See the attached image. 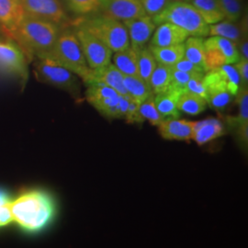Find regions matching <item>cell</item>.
Segmentation results:
<instances>
[{
	"label": "cell",
	"mask_w": 248,
	"mask_h": 248,
	"mask_svg": "<svg viewBox=\"0 0 248 248\" xmlns=\"http://www.w3.org/2000/svg\"><path fill=\"white\" fill-rule=\"evenodd\" d=\"M13 222L28 233H38L53 222L57 206L53 195L45 189H31L11 202Z\"/></svg>",
	"instance_id": "cell-1"
},
{
	"label": "cell",
	"mask_w": 248,
	"mask_h": 248,
	"mask_svg": "<svg viewBox=\"0 0 248 248\" xmlns=\"http://www.w3.org/2000/svg\"><path fill=\"white\" fill-rule=\"evenodd\" d=\"M60 31L57 24L26 14L11 40L22 49L29 60H33L52 50Z\"/></svg>",
	"instance_id": "cell-2"
},
{
	"label": "cell",
	"mask_w": 248,
	"mask_h": 248,
	"mask_svg": "<svg viewBox=\"0 0 248 248\" xmlns=\"http://www.w3.org/2000/svg\"><path fill=\"white\" fill-rule=\"evenodd\" d=\"M45 55L74 73L84 84L90 79L92 69L86 61L75 31L68 29L61 31L52 50Z\"/></svg>",
	"instance_id": "cell-3"
},
{
	"label": "cell",
	"mask_w": 248,
	"mask_h": 248,
	"mask_svg": "<svg viewBox=\"0 0 248 248\" xmlns=\"http://www.w3.org/2000/svg\"><path fill=\"white\" fill-rule=\"evenodd\" d=\"M152 18L156 26L172 23L186 31L189 36L201 38L209 36V25L191 3L172 1Z\"/></svg>",
	"instance_id": "cell-4"
},
{
	"label": "cell",
	"mask_w": 248,
	"mask_h": 248,
	"mask_svg": "<svg viewBox=\"0 0 248 248\" xmlns=\"http://www.w3.org/2000/svg\"><path fill=\"white\" fill-rule=\"evenodd\" d=\"M85 85L86 99L104 118L108 120L125 118L130 97L122 96L114 89L96 81H90Z\"/></svg>",
	"instance_id": "cell-5"
},
{
	"label": "cell",
	"mask_w": 248,
	"mask_h": 248,
	"mask_svg": "<svg viewBox=\"0 0 248 248\" xmlns=\"http://www.w3.org/2000/svg\"><path fill=\"white\" fill-rule=\"evenodd\" d=\"M78 25L85 28L96 36L113 53L130 47V39L123 21L102 15L95 18L81 19Z\"/></svg>",
	"instance_id": "cell-6"
},
{
	"label": "cell",
	"mask_w": 248,
	"mask_h": 248,
	"mask_svg": "<svg viewBox=\"0 0 248 248\" xmlns=\"http://www.w3.org/2000/svg\"><path fill=\"white\" fill-rule=\"evenodd\" d=\"M34 73L39 81L63 90L75 98H80L79 78L52 58L36 57Z\"/></svg>",
	"instance_id": "cell-7"
},
{
	"label": "cell",
	"mask_w": 248,
	"mask_h": 248,
	"mask_svg": "<svg viewBox=\"0 0 248 248\" xmlns=\"http://www.w3.org/2000/svg\"><path fill=\"white\" fill-rule=\"evenodd\" d=\"M29 62L22 49L12 40H0V74L18 80L25 86L29 79Z\"/></svg>",
	"instance_id": "cell-8"
},
{
	"label": "cell",
	"mask_w": 248,
	"mask_h": 248,
	"mask_svg": "<svg viewBox=\"0 0 248 248\" xmlns=\"http://www.w3.org/2000/svg\"><path fill=\"white\" fill-rule=\"evenodd\" d=\"M207 72L225 64H233L240 59L236 44L220 36H210L204 40Z\"/></svg>",
	"instance_id": "cell-9"
},
{
	"label": "cell",
	"mask_w": 248,
	"mask_h": 248,
	"mask_svg": "<svg viewBox=\"0 0 248 248\" xmlns=\"http://www.w3.org/2000/svg\"><path fill=\"white\" fill-rule=\"evenodd\" d=\"M75 33L90 69H100L111 62L113 52L96 36L80 25L76 27Z\"/></svg>",
	"instance_id": "cell-10"
},
{
	"label": "cell",
	"mask_w": 248,
	"mask_h": 248,
	"mask_svg": "<svg viewBox=\"0 0 248 248\" xmlns=\"http://www.w3.org/2000/svg\"><path fill=\"white\" fill-rule=\"evenodd\" d=\"M27 15L62 26L68 20L58 0H19Z\"/></svg>",
	"instance_id": "cell-11"
},
{
	"label": "cell",
	"mask_w": 248,
	"mask_h": 248,
	"mask_svg": "<svg viewBox=\"0 0 248 248\" xmlns=\"http://www.w3.org/2000/svg\"><path fill=\"white\" fill-rule=\"evenodd\" d=\"M207 91V103L213 108L222 110L228 106L233 98L225 82L217 69L206 72L203 77Z\"/></svg>",
	"instance_id": "cell-12"
},
{
	"label": "cell",
	"mask_w": 248,
	"mask_h": 248,
	"mask_svg": "<svg viewBox=\"0 0 248 248\" xmlns=\"http://www.w3.org/2000/svg\"><path fill=\"white\" fill-rule=\"evenodd\" d=\"M99 8L107 16L121 21L146 15L140 0H101Z\"/></svg>",
	"instance_id": "cell-13"
},
{
	"label": "cell",
	"mask_w": 248,
	"mask_h": 248,
	"mask_svg": "<svg viewBox=\"0 0 248 248\" xmlns=\"http://www.w3.org/2000/svg\"><path fill=\"white\" fill-rule=\"evenodd\" d=\"M123 23L128 31L130 46L135 51H139L145 47L156 29L153 18L148 15L141 18L124 20Z\"/></svg>",
	"instance_id": "cell-14"
},
{
	"label": "cell",
	"mask_w": 248,
	"mask_h": 248,
	"mask_svg": "<svg viewBox=\"0 0 248 248\" xmlns=\"http://www.w3.org/2000/svg\"><path fill=\"white\" fill-rule=\"evenodd\" d=\"M25 15L19 0H0V25L10 40Z\"/></svg>",
	"instance_id": "cell-15"
},
{
	"label": "cell",
	"mask_w": 248,
	"mask_h": 248,
	"mask_svg": "<svg viewBox=\"0 0 248 248\" xmlns=\"http://www.w3.org/2000/svg\"><path fill=\"white\" fill-rule=\"evenodd\" d=\"M196 122L178 119H166L157 126L160 136L167 141L192 140Z\"/></svg>",
	"instance_id": "cell-16"
},
{
	"label": "cell",
	"mask_w": 248,
	"mask_h": 248,
	"mask_svg": "<svg viewBox=\"0 0 248 248\" xmlns=\"http://www.w3.org/2000/svg\"><path fill=\"white\" fill-rule=\"evenodd\" d=\"M189 34L183 29L172 24L162 23L151 37V46L165 47L184 44Z\"/></svg>",
	"instance_id": "cell-17"
},
{
	"label": "cell",
	"mask_w": 248,
	"mask_h": 248,
	"mask_svg": "<svg viewBox=\"0 0 248 248\" xmlns=\"http://www.w3.org/2000/svg\"><path fill=\"white\" fill-rule=\"evenodd\" d=\"M238 103L239 112L236 117L229 118L228 122L235 128V133L240 142L247 148L248 143V87H242L235 95Z\"/></svg>",
	"instance_id": "cell-18"
},
{
	"label": "cell",
	"mask_w": 248,
	"mask_h": 248,
	"mask_svg": "<svg viewBox=\"0 0 248 248\" xmlns=\"http://www.w3.org/2000/svg\"><path fill=\"white\" fill-rule=\"evenodd\" d=\"M124 74L120 71L113 63L110 62L100 69L92 70L91 78L87 83H89L90 81L99 82L114 89L122 96L130 97L124 87Z\"/></svg>",
	"instance_id": "cell-19"
},
{
	"label": "cell",
	"mask_w": 248,
	"mask_h": 248,
	"mask_svg": "<svg viewBox=\"0 0 248 248\" xmlns=\"http://www.w3.org/2000/svg\"><path fill=\"white\" fill-rule=\"evenodd\" d=\"M224 134L222 122L215 118H209L196 123L192 140L200 146L221 137Z\"/></svg>",
	"instance_id": "cell-20"
},
{
	"label": "cell",
	"mask_w": 248,
	"mask_h": 248,
	"mask_svg": "<svg viewBox=\"0 0 248 248\" xmlns=\"http://www.w3.org/2000/svg\"><path fill=\"white\" fill-rule=\"evenodd\" d=\"M184 91L169 87L167 91L154 95L155 104L161 115L164 116L166 119L179 118V110L177 108V102L179 96Z\"/></svg>",
	"instance_id": "cell-21"
},
{
	"label": "cell",
	"mask_w": 248,
	"mask_h": 248,
	"mask_svg": "<svg viewBox=\"0 0 248 248\" xmlns=\"http://www.w3.org/2000/svg\"><path fill=\"white\" fill-rule=\"evenodd\" d=\"M209 36H220L238 44L245 37V28L237 24V21L223 19L222 21L209 25Z\"/></svg>",
	"instance_id": "cell-22"
},
{
	"label": "cell",
	"mask_w": 248,
	"mask_h": 248,
	"mask_svg": "<svg viewBox=\"0 0 248 248\" xmlns=\"http://www.w3.org/2000/svg\"><path fill=\"white\" fill-rule=\"evenodd\" d=\"M113 64L124 76H139L138 53L131 46L113 55Z\"/></svg>",
	"instance_id": "cell-23"
},
{
	"label": "cell",
	"mask_w": 248,
	"mask_h": 248,
	"mask_svg": "<svg viewBox=\"0 0 248 248\" xmlns=\"http://www.w3.org/2000/svg\"><path fill=\"white\" fill-rule=\"evenodd\" d=\"M148 48L150 49L151 53H153L156 62L170 66H173L176 62L181 60L185 54L184 44L165 47L149 45Z\"/></svg>",
	"instance_id": "cell-24"
},
{
	"label": "cell",
	"mask_w": 248,
	"mask_h": 248,
	"mask_svg": "<svg viewBox=\"0 0 248 248\" xmlns=\"http://www.w3.org/2000/svg\"><path fill=\"white\" fill-rule=\"evenodd\" d=\"M124 82L129 96L140 104L154 95L150 85L139 76H124Z\"/></svg>",
	"instance_id": "cell-25"
},
{
	"label": "cell",
	"mask_w": 248,
	"mask_h": 248,
	"mask_svg": "<svg viewBox=\"0 0 248 248\" xmlns=\"http://www.w3.org/2000/svg\"><path fill=\"white\" fill-rule=\"evenodd\" d=\"M190 3L208 25L224 19L218 0H191Z\"/></svg>",
	"instance_id": "cell-26"
},
{
	"label": "cell",
	"mask_w": 248,
	"mask_h": 248,
	"mask_svg": "<svg viewBox=\"0 0 248 248\" xmlns=\"http://www.w3.org/2000/svg\"><path fill=\"white\" fill-rule=\"evenodd\" d=\"M185 54L188 61L193 62L197 66L201 67L202 70L207 72L206 62H205V48H204L203 38L189 36L185 43Z\"/></svg>",
	"instance_id": "cell-27"
},
{
	"label": "cell",
	"mask_w": 248,
	"mask_h": 248,
	"mask_svg": "<svg viewBox=\"0 0 248 248\" xmlns=\"http://www.w3.org/2000/svg\"><path fill=\"white\" fill-rule=\"evenodd\" d=\"M207 105L208 103L203 98L186 90L181 93L177 102V108L179 111L193 116L199 115L203 112Z\"/></svg>",
	"instance_id": "cell-28"
},
{
	"label": "cell",
	"mask_w": 248,
	"mask_h": 248,
	"mask_svg": "<svg viewBox=\"0 0 248 248\" xmlns=\"http://www.w3.org/2000/svg\"><path fill=\"white\" fill-rule=\"evenodd\" d=\"M172 72H173L172 66L157 62V65L153 72L151 76L150 82H149L151 89L154 95L160 94L169 89L171 84Z\"/></svg>",
	"instance_id": "cell-29"
},
{
	"label": "cell",
	"mask_w": 248,
	"mask_h": 248,
	"mask_svg": "<svg viewBox=\"0 0 248 248\" xmlns=\"http://www.w3.org/2000/svg\"><path fill=\"white\" fill-rule=\"evenodd\" d=\"M138 53V72L139 77L142 78L146 83L149 84L151 76L155 69L157 62L155 59L153 53H151L148 47H143L141 50L137 51ZM150 85V84H149Z\"/></svg>",
	"instance_id": "cell-30"
},
{
	"label": "cell",
	"mask_w": 248,
	"mask_h": 248,
	"mask_svg": "<svg viewBox=\"0 0 248 248\" xmlns=\"http://www.w3.org/2000/svg\"><path fill=\"white\" fill-rule=\"evenodd\" d=\"M138 113L141 122L143 123L144 121L149 122L153 126H158L161 123H163L166 118L161 115L157 108L155 104L154 95L146 98L143 102H142L139 106Z\"/></svg>",
	"instance_id": "cell-31"
},
{
	"label": "cell",
	"mask_w": 248,
	"mask_h": 248,
	"mask_svg": "<svg viewBox=\"0 0 248 248\" xmlns=\"http://www.w3.org/2000/svg\"><path fill=\"white\" fill-rule=\"evenodd\" d=\"M217 70L221 75L223 81L225 82L229 91L235 97V95L238 93L239 89L244 86H243L242 80L240 78L239 74L235 69V67L233 66V64L222 65Z\"/></svg>",
	"instance_id": "cell-32"
},
{
	"label": "cell",
	"mask_w": 248,
	"mask_h": 248,
	"mask_svg": "<svg viewBox=\"0 0 248 248\" xmlns=\"http://www.w3.org/2000/svg\"><path fill=\"white\" fill-rule=\"evenodd\" d=\"M74 14L78 16L88 15L99 9L101 0H62Z\"/></svg>",
	"instance_id": "cell-33"
},
{
	"label": "cell",
	"mask_w": 248,
	"mask_h": 248,
	"mask_svg": "<svg viewBox=\"0 0 248 248\" xmlns=\"http://www.w3.org/2000/svg\"><path fill=\"white\" fill-rule=\"evenodd\" d=\"M224 19L237 21L243 12L241 0H218Z\"/></svg>",
	"instance_id": "cell-34"
},
{
	"label": "cell",
	"mask_w": 248,
	"mask_h": 248,
	"mask_svg": "<svg viewBox=\"0 0 248 248\" xmlns=\"http://www.w3.org/2000/svg\"><path fill=\"white\" fill-rule=\"evenodd\" d=\"M11 202L9 193L0 188V227H5L13 222L11 213Z\"/></svg>",
	"instance_id": "cell-35"
},
{
	"label": "cell",
	"mask_w": 248,
	"mask_h": 248,
	"mask_svg": "<svg viewBox=\"0 0 248 248\" xmlns=\"http://www.w3.org/2000/svg\"><path fill=\"white\" fill-rule=\"evenodd\" d=\"M196 76H202V75L189 74L186 72L179 71V70H176L173 68L170 88L178 89L180 91H185L187 82Z\"/></svg>",
	"instance_id": "cell-36"
},
{
	"label": "cell",
	"mask_w": 248,
	"mask_h": 248,
	"mask_svg": "<svg viewBox=\"0 0 248 248\" xmlns=\"http://www.w3.org/2000/svg\"><path fill=\"white\" fill-rule=\"evenodd\" d=\"M146 15L154 17L165 9L172 0H140Z\"/></svg>",
	"instance_id": "cell-37"
},
{
	"label": "cell",
	"mask_w": 248,
	"mask_h": 248,
	"mask_svg": "<svg viewBox=\"0 0 248 248\" xmlns=\"http://www.w3.org/2000/svg\"><path fill=\"white\" fill-rule=\"evenodd\" d=\"M204 75L196 76L189 80L186 84V91L196 94V95L203 98L207 101V91H206V88H205L203 82Z\"/></svg>",
	"instance_id": "cell-38"
},
{
	"label": "cell",
	"mask_w": 248,
	"mask_h": 248,
	"mask_svg": "<svg viewBox=\"0 0 248 248\" xmlns=\"http://www.w3.org/2000/svg\"><path fill=\"white\" fill-rule=\"evenodd\" d=\"M172 67L176 70L186 72V73L194 74V75H204L206 73L201 67L197 66L193 62L188 61L186 57H183L181 60L176 62Z\"/></svg>",
	"instance_id": "cell-39"
},
{
	"label": "cell",
	"mask_w": 248,
	"mask_h": 248,
	"mask_svg": "<svg viewBox=\"0 0 248 248\" xmlns=\"http://www.w3.org/2000/svg\"><path fill=\"white\" fill-rule=\"evenodd\" d=\"M139 106H140V103L130 97L127 112L124 118V120H126L128 124H142L138 113Z\"/></svg>",
	"instance_id": "cell-40"
},
{
	"label": "cell",
	"mask_w": 248,
	"mask_h": 248,
	"mask_svg": "<svg viewBox=\"0 0 248 248\" xmlns=\"http://www.w3.org/2000/svg\"><path fill=\"white\" fill-rule=\"evenodd\" d=\"M233 66L239 74L240 78L242 80L243 86L248 87V59H242L240 58L239 60L235 63H233Z\"/></svg>",
	"instance_id": "cell-41"
},
{
	"label": "cell",
	"mask_w": 248,
	"mask_h": 248,
	"mask_svg": "<svg viewBox=\"0 0 248 248\" xmlns=\"http://www.w3.org/2000/svg\"><path fill=\"white\" fill-rule=\"evenodd\" d=\"M236 46H237V49L239 52L240 58L248 60V37L245 36L238 44H236Z\"/></svg>",
	"instance_id": "cell-42"
},
{
	"label": "cell",
	"mask_w": 248,
	"mask_h": 248,
	"mask_svg": "<svg viewBox=\"0 0 248 248\" xmlns=\"http://www.w3.org/2000/svg\"><path fill=\"white\" fill-rule=\"evenodd\" d=\"M172 1H180V2H187V3L191 2V0H172Z\"/></svg>",
	"instance_id": "cell-43"
}]
</instances>
